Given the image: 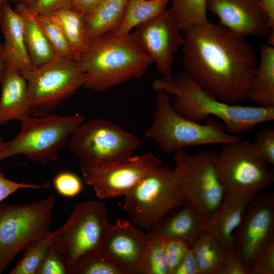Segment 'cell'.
Returning <instances> with one entry per match:
<instances>
[{
    "instance_id": "cell-16",
    "label": "cell",
    "mask_w": 274,
    "mask_h": 274,
    "mask_svg": "<svg viewBox=\"0 0 274 274\" xmlns=\"http://www.w3.org/2000/svg\"><path fill=\"white\" fill-rule=\"evenodd\" d=\"M150 237L127 219L110 224L99 250L124 274L140 273Z\"/></svg>"
},
{
    "instance_id": "cell-19",
    "label": "cell",
    "mask_w": 274,
    "mask_h": 274,
    "mask_svg": "<svg viewBox=\"0 0 274 274\" xmlns=\"http://www.w3.org/2000/svg\"><path fill=\"white\" fill-rule=\"evenodd\" d=\"M0 27L4 38L2 46L6 71L20 73L33 68L25 44L22 18L9 3L0 14Z\"/></svg>"
},
{
    "instance_id": "cell-8",
    "label": "cell",
    "mask_w": 274,
    "mask_h": 274,
    "mask_svg": "<svg viewBox=\"0 0 274 274\" xmlns=\"http://www.w3.org/2000/svg\"><path fill=\"white\" fill-rule=\"evenodd\" d=\"M19 73L26 80L27 96L36 116L52 113L85 83L84 74L75 58H55Z\"/></svg>"
},
{
    "instance_id": "cell-45",
    "label": "cell",
    "mask_w": 274,
    "mask_h": 274,
    "mask_svg": "<svg viewBox=\"0 0 274 274\" xmlns=\"http://www.w3.org/2000/svg\"><path fill=\"white\" fill-rule=\"evenodd\" d=\"M7 145L8 142H5L3 138L0 136V153L5 149Z\"/></svg>"
},
{
    "instance_id": "cell-13",
    "label": "cell",
    "mask_w": 274,
    "mask_h": 274,
    "mask_svg": "<svg viewBox=\"0 0 274 274\" xmlns=\"http://www.w3.org/2000/svg\"><path fill=\"white\" fill-rule=\"evenodd\" d=\"M162 164L152 153L100 165L80 164L84 183L100 199L125 196L150 170Z\"/></svg>"
},
{
    "instance_id": "cell-26",
    "label": "cell",
    "mask_w": 274,
    "mask_h": 274,
    "mask_svg": "<svg viewBox=\"0 0 274 274\" xmlns=\"http://www.w3.org/2000/svg\"><path fill=\"white\" fill-rule=\"evenodd\" d=\"M168 3V0H128L121 23L114 33H129L132 29L164 12Z\"/></svg>"
},
{
    "instance_id": "cell-6",
    "label": "cell",
    "mask_w": 274,
    "mask_h": 274,
    "mask_svg": "<svg viewBox=\"0 0 274 274\" xmlns=\"http://www.w3.org/2000/svg\"><path fill=\"white\" fill-rule=\"evenodd\" d=\"M81 114L61 116L51 113L43 116L31 115L21 122L20 130L0 153V161L24 155L33 162L45 164L54 161L67 146L70 138L85 121Z\"/></svg>"
},
{
    "instance_id": "cell-18",
    "label": "cell",
    "mask_w": 274,
    "mask_h": 274,
    "mask_svg": "<svg viewBox=\"0 0 274 274\" xmlns=\"http://www.w3.org/2000/svg\"><path fill=\"white\" fill-rule=\"evenodd\" d=\"M256 195L226 193L219 206L204 220L203 231L213 235L225 248L233 246V234Z\"/></svg>"
},
{
    "instance_id": "cell-9",
    "label": "cell",
    "mask_w": 274,
    "mask_h": 274,
    "mask_svg": "<svg viewBox=\"0 0 274 274\" xmlns=\"http://www.w3.org/2000/svg\"><path fill=\"white\" fill-rule=\"evenodd\" d=\"M140 140L109 120L96 118L84 122L71 135L67 148L80 164L100 165L132 155Z\"/></svg>"
},
{
    "instance_id": "cell-40",
    "label": "cell",
    "mask_w": 274,
    "mask_h": 274,
    "mask_svg": "<svg viewBox=\"0 0 274 274\" xmlns=\"http://www.w3.org/2000/svg\"><path fill=\"white\" fill-rule=\"evenodd\" d=\"M50 186L49 183L44 184H34L15 182L7 179L4 173L0 172V202L20 189L48 188Z\"/></svg>"
},
{
    "instance_id": "cell-35",
    "label": "cell",
    "mask_w": 274,
    "mask_h": 274,
    "mask_svg": "<svg viewBox=\"0 0 274 274\" xmlns=\"http://www.w3.org/2000/svg\"><path fill=\"white\" fill-rule=\"evenodd\" d=\"M253 146L259 156L268 164L274 165V128H264L258 132Z\"/></svg>"
},
{
    "instance_id": "cell-4",
    "label": "cell",
    "mask_w": 274,
    "mask_h": 274,
    "mask_svg": "<svg viewBox=\"0 0 274 274\" xmlns=\"http://www.w3.org/2000/svg\"><path fill=\"white\" fill-rule=\"evenodd\" d=\"M153 123L145 132L159 149L171 153L195 146L224 144L241 139L228 133L224 124L208 119L204 124L192 121L177 113L171 105L172 95L159 89Z\"/></svg>"
},
{
    "instance_id": "cell-22",
    "label": "cell",
    "mask_w": 274,
    "mask_h": 274,
    "mask_svg": "<svg viewBox=\"0 0 274 274\" xmlns=\"http://www.w3.org/2000/svg\"><path fill=\"white\" fill-rule=\"evenodd\" d=\"M247 99L265 108H274V46L264 44L255 77L247 92Z\"/></svg>"
},
{
    "instance_id": "cell-27",
    "label": "cell",
    "mask_w": 274,
    "mask_h": 274,
    "mask_svg": "<svg viewBox=\"0 0 274 274\" xmlns=\"http://www.w3.org/2000/svg\"><path fill=\"white\" fill-rule=\"evenodd\" d=\"M191 248L200 274H216L225 251L220 242L210 233L202 231Z\"/></svg>"
},
{
    "instance_id": "cell-20",
    "label": "cell",
    "mask_w": 274,
    "mask_h": 274,
    "mask_svg": "<svg viewBox=\"0 0 274 274\" xmlns=\"http://www.w3.org/2000/svg\"><path fill=\"white\" fill-rule=\"evenodd\" d=\"M204 220L190 204L185 203L147 231L150 237L175 238L191 247L203 231Z\"/></svg>"
},
{
    "instance_id": "cell-36",
    "label": "cell",
    "mask_w": 274,
    "mask_h": 274,
    "mask_svg": "<svg viewBox=\"0 0 274 274\" xmlns=\"http://www.w3.org/2000/svg\"><path fill=\"white\" fill-rule=\"evenodd\" d=\"M185 242L175 238H164V248L168 266V274H174L187 249Z\"/></svg>"
},
{
    "instance_id": "cell-5",
    "label": "cell",
    "mask_w": 274,
    "mask_h": 274,
    "mask_svg": "<svg viewBox=\"0 0 274 274\" xmlns=\"http://www.w3.org/2000/svg\"><path fill=\"white\" fill-rule=\"evenodd\" d=\"M124 197L129 220L147 231L185 202L175 167L162 164L147 173Z\"/></svg>"
},
{
    "instance_id": "cell-10",
    "label": "cell",
    "mask_w": 274,
    "mask_h": 274,
    "mask_svg": "<svg viewBox=\"0 0 274 274\" xmlns=\"http://www.w3.org/2000/svg\"><path fill=\"white\" fill-rule=\"evenodd\" d=\"M217 154L209 149L191 155L184 149L176 152L174 156L185 202L204 220L217 209L226 194L216 170Z\"/></svg>"
},
{
    "instance_id": "cell-7",
    "label": "cell",
    "mask_w": 274,
    "mask_h": 274,
    "mask_svg": "<svg viewBox=\"0 0 274 274\" xmlns=\"http://www.w3.org/2000/svg\"><path fill=\"white\" fill-rule=\"evenodd\" d=\"M55 203L50 195L28 204H0V273L18 253L49 236Z\"/></svg>"
},
{
    "instance_id": "cell-15",
    "label": "cell",
    "mask_w": 274,
    "mask_h": 274,
    "mask_svg": "<svg viewBox=\"0 0 274 274\" xmlns=\"http://www.w3.org/2000/svg\"><path fill=\"white\" fill-rule=\"evenodd\" d=\"M181 29L169 9L142 23L134 31L162 77L173 76L174 55L183 43Z\"/></svg>"
},
{
    "instance_id": "cell-42",
    "label": "cell",
    "mask_w": 274,
    "mask_h": 274,
    "mask_svg": "<svg viewBox=\"0 0 274 274\" xmlns=\"http://www.w3.org/2000/svg\"><path fill=\"white\" fill-rule=\"evenodd\" d=\"M104 0H73L72 9L80 13L84 18Z\"/></svg>"
},
{
    "instance_id": "cell-23",
    "label": "cell",
    "mask_w": 274,
    "mask_h": 274,
    "mask_svg": "<svg viewBox=\"0 0 274 274\" xmlns=\"http://www.w3.org/2000/svg\"><path fill=\"white\" fill-rule=\"evenodd\" d=\"M14 10L22 18L25 44L33 67L55 58L53 50L37 21V15L21 4L18 3Z\"/></svg>"
},
{
    "instance_id": "cell-46",
    "label": "cell",
    "mask_w": 274,
    "mask_h": 274,
    "mask_svg": "<svg viewBox=\"0 0 274 274\" xmlns=\"http://www.w3.org/2000/svg\"><path fill=\"white\" fill-rule=\"evenodd\" d=\"M14 2H17V4H21L23 5H27L30 2H31L33 0H11Z\"/></svg>"
},
{
    "instance_id": "cell-39",
    "label": "cell",
    "mask_w": 274,
    "mask_h": 274,
    "mask_svg": "<svg viewBox=\"0 0 274 274\" xmlns=\"http://www.w3.org/2000/svg\"><path fill=\"white\" fill-rule=\"evenodd\" d=\"M73 0H33L27 8L37 15H48L62 9L71 8Z\"/></svg>"
},
{
    "instance_id": "cell-3",
    "label": "cell",
    "mask_w": 274,
    "mask_h": 274,
    "mask_svg": "<svg viewBox=\"0 0 274 274\" xmlns=\"http://www.w3.org/2000/svg\"><path fill=\"white\" fill-rule=\"evenodd\" d=\"M152 87L155 90H163L174 96L171 105L181 116L198 123L214 116L224 122L226 131L231 134L237 135L274 119V108L239 106L222 101L201 87L185 71L169 79L157 78L153 81Z\"/></svg>"
},
{
    "instance_id": "cell-1",
    "label": "cell",
    "mask_w": 274,
    "mask_h": 274,
    "mask_svg": "<svg viewBox=\"0 0 274 274\" xmlns=\"http://www.w3.org/2000/svg\"><path fill=\"white\" fill-rule=\"evenodd\" d=\"M183 31L185 71L222 101L247 100L258 64L256 52L246 37L209 21Z\"/></svg>"
},
{
    "instance_id": "cell-47",
    "label": "cell",
    "mask_w": 274,
    "mask_h": 274,
    "mask_svg": "<svg viewBox=\"0 0 274 274\" xmlns=\"http://www.w3.org/2000/svg\"><path fill=\"white\" fill-rule=\"evenodd\" d=\"M7 3V0H0V14Z\"/></svg>"
},
{
    "instance_id": "cell-43",
    "label": "cell",
    "mask_w": 274,
    "mask_h": 274,
    "mask_svg": "<svg viewBox=\"0 0 274 274\" xmlns=\"http://www.w3.org/2000/svg\"><path fill=\"white\" fill-rule=\"evenodd\" d=\"M269 20L271 29L274 31V0H259Z\"/></svg>"
},
{
    "instance_id": "cell-38",
    "label": "cell",
    "mask_w": 274,
    "mask_h": 274,
    "mask_svg": "<svg viewBox=\"0 0 274 274\" xmlns=\"http://www.w3.org/2000/svg\"><path fill=\"white\" fill-rule=\"evenodd\" d=\"M216 274H249L234 246L225 248L224 256Z\"/></svg>"
},
{
    "instance_id": "cell-11",
    "label": "cell",
    "mask_w": 274,
    "mask_h": 274,
    "mask_svg": "<svg viewBox=\"0 0 274 274\" xmlns=\"http://www.w3.org/2000/svg\"><path fill=\"white\" fill-rule=\"evenodd\" d=\"M216 167L226 193L257 194L274 180L273 171L248 140L239 139L223 144L217 154Z\"/></svg>"
},
{
    "instance_id": "cell-14",
    "label": "cell",
    "mask_w": 274,
    "mask_h": 274,
    "mask_svg": "<svg viewBox=\"0 0 274 274\" xmlns=\"http://www.w3.org/2000/svg\"><path fill=\"white\" fill-rule=\"evenodd\" d=\"M273 238L274 194L261 192L249 203L233 234V246L248 270L258 252Z\"/></svg>"
},
{
    "instance_id": "cell-17",
    "label": "cell",
    "mask_w": 274,
    "mask_h": 274,
    "mask_svg": "<svg viewBox=\"0 0 274 274\" xmlns=\"http://www.w3.org/2000/svg\"><path fill=\"white\" fill-rule=\"evenodd\" d=\"M206 7L221 25L245 37H267L274 46V31L259 0H207Z\"/></svg>"
},
{
    "instance_id": "cell-2",
    "label": "cell",
    "mask_w": 274,
    "mask_h": 274,
    "mask_svg": "<svg viewBox=\"0 0 274 274\" xmlns=\"http://www.w3.org/2000/svg\"><path fill=\"white\" fill-rule=\"evenodd\" d=\"M76 60L85 76L83 87L96 92L141 78L153 63L134 31L94 39Z\"/></svg>"
},
{
    "instance_id": "cell-25",
    "label": "cell",
    "mask_w": 274,
    "mask_h": 274,
    "mask_svg": "<svg viewBox=\"0 0 274 274\" xmlns=\"http://www.w3.org/2000/svg\"><path fill=\"white\" fill-rule=\"evenodd\" d=\"M48 15L60 26L77 57L88 47L91 41L87 35L84 18L80 13L67 8Z\"/></svg>"
},
{
    "instance_id": "cell-28",
    "label": "cell",
    "mask_w": 274,
    "mask_h": 274,
    "mask_svg": "<svg viewBox=\"0 0 274 274\" xmlns=\"http://www.w3.org/2000/svg\"><path fill=\"white\" fill-rule=\"evenodd\" d=\"M207 2V0H172L169 10L181 30L209 21Z\"/></svg>"
},
{
    "instance_id": "cell-29",
    "label": "cell",
    "mask_w": 274,
    "mask_h": 274,
    "mask_svg": "<svg viewBox=\"0 0 274 274\" xmlns=\"http://www.w3.org/2000/svg\"><path fill=\"white\" fill-rule=\"evenodd\" d=\"M68 274H124L99 249L81 256L68 269Z\"/></svg>"
},
{
    "instance_id": "cell-30",
    "label": "cell",
    "mask_w": 274,
    "mask_h": 274,
    "mask_svg": "<svg viewBox=\"0 0 274 274\" xmlns=\"http://www.w3.org/2000/svg\"><path fill=\"white\" fill-rule=\"evenodd\" d=\"M37 19L45 33L55 58L76 59L77 55L60 26L49 15H37Z\"/></svg>"
},
{
    "instance_id": "cell-37",
    "label": "cell",
    "mask_w": 274,
    "mask_h": 274,
    "mask_svg": "<svg viewBox=\"0 0 274 274\" xmlns=\"http://www.w3.org/2000/svg\"><path fill=\"white\" fill-rule=\"evenodd\" d=\"M36 274H68V267L60 254L51 245Z\"/></svg>"
},
{
    "instance_id": "cell-44",
    "label": "cell",
    "mask_w": 274,
    "mask_h": 274,
    "mask_svg": "<svg viewBox=\"0 0 274 274\" xmlns=\"http://www.w3.org/2000/svg\"><path fill=\"white\" fill-rule=\"evenodd\" d=\"M6 72V69L3 54V46L2 44L0 43V81Z\"/></svg>"
},
{
    "instance_id": "cell-41",
    "label": "cell",
    "mask_w": 274,
    "mask_h": 274,
    "mask_svg": "<svg viewBox=\"0 0 274 274\" xmlns=\"http://www.w3.org/2000/svg\"><path fill=\"white\" fill-rule=\"evenodd\" d=\"M174 274H200L191 247L186 251Z\"/></svg>"
},
{
    "instance_id": "cell-12",
    "label": "cell",
    "mask_w": 274,
    "mask_h": 274,
    "mask_svg": "<svg viewBox=\"0 0 274 274\" xmlns=\"http://www.w3.org/2000/svg\"><path fill=\"white\" fill-rule=\"evenodd\" d=\"M110 223L106 206L96 201L77 204L65 223L52 231V246L69 268L83 255L98 249Z\"/></svg>"
},
{
    "instance_id": "cell-24",
    "label": "cell",
    "mask_w": 274,
    "mask_h": 274,
    "mask_svg": "<svg viewBox=\"0 0 274 274\" xmlns=\"http://www.w3.org/2000/svg\"><path fill=\"white\" fill-rule=\"evenodd\" d=\"M128 0H104L84 18L90 41L114 33L120 26Z\"/></svg>"
},
{
    "instance_id": "cell-33",
    "label": "cell",
    "mask_w": 274,
    "mask_h": 274,
    "mask_svg": "<svg viewBox=\"0 0 274 274\" xmlns=\"http://www.w3.org/2000/svg\"><path fill=\"white\" fill-rule=\"evenodd\" d=\"M248 271L249 274L274 273V238L258 252Z\"/></svg>"
},
{
    "instance_id": "cell-31",
    "label": "cell",
    "mask_w": 274,
    "mask_h": 274,
    "mask_svg": "<svg viewBox=\"0 0 274 274\" xmlns=\"http://www.w3.org/2000/svg\"><path fill=\"white\" fill-rule=\"evenodd\" d=\"M150 237V242L143 258L140 273L168 274L164 238Z\"/></svg>"
},
{
    "instance_id": "cell-34",
    "label": "cell",
    "mask_w": 274,
    "mask_h": 274,
    "mask_svg": "<svg viewBox=\"0 0 274 274\" xmlns=\"http://www.w3.org/2000/svg\"><path fill=\"white\" fill-rule=\"evenodd\" d=\"M53 186L56 192L66 197H73L82 191L83 184L81 179L75 174L62 172L53 179Z\"/></svg>"
},
{
    "instance_id": "cell-21",
    "label": "cell",
    "mask_w": 274,
    "mask_h": 274,
    "mask_svg": "<svg viewBox=\"0 0 274 274\" xmlns=\"http://www.w3.org/2000/svg\"><path fill=\"white\" fill-rule=\"evenodd\" d=\"M0 83V125H7L12 120L21 121L26 117L33 115L26 80L19 72L7 71Z\"/></svg>"
},
{
    "instance_id": "cell-32",
    "label": "cell",
    "mask_w": 274,
    "mask_h": 274,
    "mask_svg": "<svg viewBox=\"0 0 274 274\" xmlns=\"http://www.w3.org/2000/svg\"><path fill=\"white\" fill-rule=\"evenodd\" d=\"M53 243L52 231L45 239L25 250L23 256L10 274H36L43 258Z\"/></svg>"
}]
</instances>
